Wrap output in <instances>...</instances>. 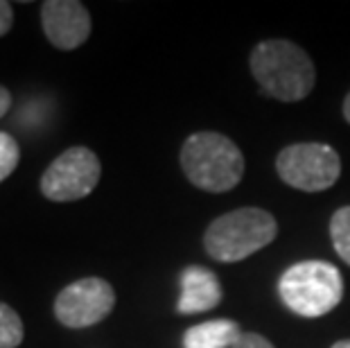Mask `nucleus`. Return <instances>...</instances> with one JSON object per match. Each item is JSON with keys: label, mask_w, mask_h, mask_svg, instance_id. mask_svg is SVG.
<instances>
[{"label": "nucleus", "mask_w": 350, "mask_h": 348, "mask_svg": "<svg viewBox=\"0 0 350 348\" xmlns=\"http://www.w3.org/2000/svg\"><path fill=\"white\" fill-rule=\"evenodd\" d=\"M41 25L57 50H77L91 36V14L77 0H48L41 5Z\"/></svg>", "instance_id": "8"}, {"label": "nucleus", "mask_w": 350, "mask_h": 348, "mask_svg": "<svg viewBox=\"0 0 350 348\" xmlns=\"http://www.w3.org/2000/svg\"><path fill=\"white\" fill-rule=\"evenodd\" d=\"M275 170L287 186L303 192H323L339 181L341 159L330 145L296 143L278 154Z\"/></svg>", "instance_id": "5"}, {"label": "nucleus", "mask_w": 350, "mask_h": 348, "mask_svg": "<svg viewBox=\"0 0 350 348\" xmlns=\"http://www.w3.org/2000/svg\"><path fill=\"white\" fill-rule=\"evenodd\" d=\"M10 107H12V93L5 86H0V118H5Z\"/></svg>", "instance_id": "16"}, {"label": "nucleus", "mask_w": 350, "mask_h": 348, "mask_svg": "<svg viewBox=\"0 0 350 348\" xmlns=\"http://www.w3.org/2000/svg\"><path fill=\"white\" fill-rule=\"evenodd\" d=\"M102 163L88 147H70L48 165L41 176V192L50 202H79L98 188Z\"/></svg>", "instance_id": "6"}, {"label": "nucleus", "mask_w": 350, "mask_h": 348, "mask_svg": "<svg viewBox=\"0 0 350 348\" xmlns=\"http://www.w3.org/2000/svg\"><path fill=\"white\" fill-rule=\"evenodd\" d=\"M233 348H275V346L267 337L258 335V332H244Z\"/></svg>", "instance_id": "14"}, {"label": "nucleus", "mask_w": 350, "mask_h": 348, "mask_svg": "<svg viewBox=\"0 0 350 348\" xmlns=\"http://www.w3.org/2000/svg\"><path fill=\"white\" fill-rule=\"evenodd\" d=\"M251 72L260 88L273 100L301 102L317 84V68L301 46L285 39H269L253 48Z\"/></svg>", "instance_id": "1"}, {"label": "nucleus", "mask_w": 350, "mask_h": 348, "mask_svg": "<svg viewBox=\"0 0 350 348\" xmlns=\"http://www.w3.org/2000/svg\"><path fill=\"white\" fill-rule=\"evenodd\" d=\"M332 348H350V339H341V342L332 344Z\"/></svg>", "instance_id": "18"}, {"label": "nucleus", "mask_w": 350, "mask_h": 348, "mask_svg": "<svg viewBox=\"0 0 350 348\" xmlns=\"http://www.w3.org/2000/svg\"><path fill=\"white\" fill-rule=\"evenodd\" d=\"M116 308V292L109 280L88 276L66 285L55 299V317L66 328H91Z\"/></svg>", "instance_id": "7"}, {"label": "nucleus", "mask_w": 350, "mask_h": 348, "mask_svg": "<svg viewBox=\"0 0 350 348\" xmlns=\"http://www.w3.org/2000/svg\"><path fill=\"white\" fill-rule=\"evenodd\" d=\"M14 25V10L12 3L7 0H0V36H5Z\"/></svg>", "instance_id": "15"}, {"label": "nucleus", "mask_w": 350, "mask_h": 348, "mask_svg": "<svg viewBox=\"0 0 350 348\" xmlns=\"http://www.w3.org/2000/svg\"><path fill=\"white\" fill-rule=\"evenodd\" d=\"M244 335L233 319H213L192 325L183 332V348H233Z\"/></svg>", "instance_id": "10"}, {"label": "nucleus", "mask_w": 350, "mask_h": 348, "mask_svg": "<svg viewBox=\"0 0 350 348\" xmlns=\"http://www.w3.org/2000/svg\"><path fill=\"white\" fill-rule=\"evenodd\" d=\"M278 235V222L265 209L244 206L213 219L206 228V254L217 263H240L265 249Z\"/></svg>", "instance_id": "3"}, {"label": "nucleus", "mask_w": 350, "mask_h": 348, "mask_svg": "<svg viewBox=\"0 0 350 348\" xmlns=\"http://www.w3.org/2000/svg\"><path fill=\"white\" fill-rule=\"evenodd\" d=\"M25 337L23 319L12 306L0 301V348H16Z\"/></svg>", "instance_id": "11"}, {"label": "nucleus", "mask_w": 350, "mask_h": 348, "mask_svg": "<svg viewBox=\"0 0 350 348\" xmlns=\"http://www.w3.org/2000/svg\"><path fill=\"white\" fill-rule=\"evenodd\" d=\"M221 285L217 273L206 267H185L181 271V296L176 303L178 314H199L215 310L221 303Z\"/></svg>", "instance_id": "9"}, {"label": "nucleus", "mask_w": 350, "mask_h": 348, "mask_svg": "<svg viewBox=\"0 0 350 348\" xmlns=\"http://www.w3.org/2000/svg\"><path fill=\"white\" fill-rule=\"evenodd\" d=\"M278 292L282 303L294 314L305 319H317L341 303L344 296V278L341 271L330 263L305 260L292 265L280 276Z\"/></svg>", "instance_id": "4"}, {"label": "nucleus", "mask_w": 350, "mask_h": 348, "mask_svg": "<svg viewBox=\"0 0 350 348\" xmlns=\"http://www.w3.org/2000/svg\"><path fill=\"white\" fill-rule=\"evenodd\" d=\"M18 161H21V147L16 143V138L0 131V183L10 179L12 172L18 165Z\"/></svg>", "instance_id": "13"}, {"label": "nucleus", "mask_w": 350, "mask_h": 348, "mask_svg": "<svg viewBox=\"0 0 350 348\" xmlns=\"http://www.w3.org/2000/svg\"><path fill=\"white\" fill-rule=\"evenodd\" d=\"M330 238L339 258L350 265V206H344V209H339L332 215Z\"/></svg>", "instance_id": "12"}, {"label": "nucleus", "mask_w": 350, "mask_h": 348, "mask_svg": "<svg viewBox=\"0 0 350 348\" xmlns=\"http://www.w3.org/2000/svg\"><path fill=\"white\" fill-rule=\"evenodd\" d=\"M344 118H346V122L350 124V93L346 95V100H344Z\"/></svg>", "instance_id": "17"}, {"label": "nucleus", "mask_w": 350, "mask_h": 348, "mask_svg": "<svg viewBox=\"0 0 350 348\" xmlns=\"http://www.w3.org/2000/svg\"><path fill=\"white\" fill-rule=\"evenodd\" d=\"M181 168L192 186L228 192L244 176V157L233 140L217 131H197L181 147Z\"/></svg>", "instance_id": "2"}]
</instances>
